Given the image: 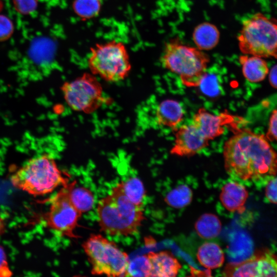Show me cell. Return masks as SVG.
<instances>
[{
  "label": "cell",
  "mask_w": 277,
  "mask_h": 277,
  "mask_svg": "<svg viewBox=\"0 0 277 277\" xmlns=\"http://www.w3.org/2000/svg\"><path fill=\"white\" fill-rule=\"evenodd\" d=\"M224 166L231 176L258 180L277 173V153L266 136L250 130L236 129L223 147Z\"/></svg>",
  "instance_id": "cell-1"
},
{
  "label": "cell",
  "mask_w": 277,
  "mask_h": 277,
  "mask_svg": "<svg viewBox=\"0 0 277 277\" xmlns=\"http://www.w3.org/2000/svg\"><path fill=\"white\" fill-rule=\"evenodd\" d=\"M142 207L127 198L118 183L98 203L96 211L101 230L112 236L135 234L145 219Z\"/></svg>",
  "instance_id": "cell-2"
},
{
  "label": "cell",
  "mask_w": 277,
  "mask_h": 277,
  "mask_svg": "<svg viewBox=\"0 0 277 277\" xmlns=\"http://www.w3.org/2000/svg\"><path fill=\"white\" fill-rule=\"evenodd\" d=\"M12 185L33 196L52 192L68 183L55 160L46 154L29 160L10 177Z\"/></svg>",
  "instance_id": "cell-3"
},
{
  "label": "cell",
  "mask_w": 277,
  "mask_h": 277,
  "mask_svg": "<svg viewBox=\"0 0 277 277\" xmlns=\"http://www.w3.org/2000/svg\"><path fill=\"white\" fill-rule=\"evenodd\" d=\"M161 62L165 68L180 76L184 85L195 87L206 71L209 57L197 48L173 39L166 44Z\"/></svg>",
  "instance_id": "cell-4"
},
{
  "label": "cell",
  "mask_w": 277,
  "mask_h": 277,
  "mask_svg": "<svg viewBox=\"0 0 277 277\" xmlns=\"http://www.w3.org/2000/svg\"><path fill=\"white\" fill-rule=\"evenodd\" d=\"M238 41L244 54L277 58V19L255 13L243 21Z\"/></svg>",
  "instance_id": "cell-5"
},
{
  "label": "cell",
  "mask_w": 277,
  "mask_h": 277,
  "mask_svg": "<svg viewBox=\"0 0 277 277\" xmlns=\"http://www.w3.org/2000/svg\"><path fill=\"white\" fill-rule=\"evenodd\" d=\"M88 65L92 74L109 82L124 80L131 69L126 47L116 40L96 44L91 47Z\"/></svg>",
  "instance_id": "cell-6"
},
{
  "label": "cell",
  "mask_w": 277,
  "mask_h": 277,
  "mask_svg": "<svg viewBox=\"0 0 277 277\" xmlns=\"http://www.w3.org/2000/svg\"><path fill=\"white\" fill-rule=\"evenodd\" d=\"M93 275L125 276L130 260L114 242L100 234H91L82 244Z\"/></svg>",
  "instance_id": "cell-7"
},
{
  "label": "cell",
  "mask_w": 277,
  "mask_h": 277,
  "mask_svg": "<svg viewBox=\"0 0 277 277\" xmlns=\"http://www.w3.org/2000/svg\"><path fill=\"white\" fill-rule=\"evenodd\" d=\"M65 100L73 110L91 113L96 110L103 101V89L95 75L84 73L62 86Z\"/></svg>",
  "instance_id": "cell-8"
},
{
  "label": "cell",
  "mask_w": 277,
  "mask_h": 277,
  "mask_svg": "<svg viewBox=\"0 0 277 277\" xmlns=\"http://www.w3.org/2000/svg\"><path fill=\"white\" fill-rule=\"evenodd\" d=\"M71 182L62 186L51 200L49 211L45 214L46 224L63 236L77 238L73 233L82 214L72 204L69 196Z\"/></svg>",
  "instance_id": "cell-9"
},
{
  "label": "cell",
  "mask_w": 277,
  "mask_h": 277,
  "mask_svg": "<svg viewBox=\"0 0 277 277\" xmlns=\"http://www.w3.org/2000/svg\"><path fill=\"white\" fill-rule=\"evenodd\" d=\"M223 274L226 276L277 277V256L268 249L259 250L245 261L229 263Z\"/></svg>",
  "instance_id": "cell-10"
},
{
  "label": "cell",
  "mask_w": 277,
  "mask_h": 277,
  "mask_svg": "<svg viewBox=\"0 0 277 277\" xmlns=\"http://www.w3.org/2000/svg\"><path fill=\"white\" fill-rule=\"evenodd\" d=\"M207 140L191 123L176 129L170 153L180 156L194 155L209 145Z\"/></svg>",
  "instance_id": "cell-11"
},
{
  "label": "cell",
  "mask_w": 277,
  "mask_h": 277,
  "mask_svg": "<svg viewBox=\"0 0 277 277\" xmlns=\"http://www.w3.org/2000/svg\"><path fill=\"white\" fill-rule=\"evenodd\" d=\"M234 121V117L227 112L212 114L205 108H200L193 117L191 124L208 141L222 135L224 126Z\"/></svg>",
  "instance_id": "cell-12"
},
{
  "label": "cell",
  "mask_w": 277,
  "mask_h": 277,
  "mask_svg": "<svg viewBox=\"0 0 277 277\" xmlns=\"http://www.w3.org/2000/svg\"><path fill=\"white\" fill-rule=\"evenodd\" d=\"M147 255L150 264V276H175L182 267L177 259L169 251L150 252Z\"/></svg>",
  "instance_id": "cell-13"
},
{
  "label": "cell",
  "mask_w": 277,
  "mask_h": 277,
  "mask_svg": "<svg viewBox=\"0 0 277 277\" xmlns=\"http://www.w3.org/2000/svg\"><path fill=\"white\" fill-rule=\"evenodd\" d=\"M248 196V191L244 186L236 181H231L222 187L220 200L228 211L242 212L245 209L244 205Z\"/></svg>",
  "instance_id": "cell-14"
},
{
  "label": "cell",
  "mask_w": 277,
  "mask_h": 277,
  "mask_svg": "<svg viewBox=\"0 0 277 277\" xmlns=\"http://www.w3.org/2000/svg\"><path fill=\"white\" fill-rule=\"evenodd\" d=\"M184 114L183 109L179 102L167 99L158 105L155 121L160 126L175 129L183 120Z\"/></svg>",
  "instance_id": "cell-15"
},
{
  "label": "cell",
  "mask_w": 277,
  "mask_h": 277,
  "mask_svg": "<svg viewBox=\"0 0 277 277\" xmlns=\"http://www.w3.org/2000/svg\"><path fill=\"white\" fill-rule=\"evenodd\" d=\"M244 77L249 82L258 83L263 81L269 73L266 62L256 56L244 54L239 57Z\"/></svg>",
  "instance_id": "cell-16"
},
{
  "label": "cell",
  "mask_w": 277,
  "mask_h": 277,
  "mask_svg": "<svg viewBox=\"0 0 277 277\" xmlns=\"http://www.w3.org/2000/svg\"><path fill=\"white\" fill-rule=\"evenodd\" d=\"M196 258L200 264L207 269H214L222 266L225 261L224 253L216 243L208 242L201 245Z\"/></svg>",
  "instance_id": "cell-17"
},
{
  "label": "cell",
  "mask_w": 277,
  "mask_h": 277,
  "mask_svg": "<svg viewBox=\"0 0 277 277\" xmlns=\"http://www.w3.org/2000/svg\"><path fill=\"white\" fill-rule=\"evenodd\" d=\"M220 36V32L214 25L204 22L195 28L192 38L198 49L201 50H208L217 45L219 42Z\"/></svg>",
  "instance_id": "cell-18"
},
{
  "label": "cell",
  "mask_w": 277,
  "mask_h": 277,
  "mask_svg": "<svg viewBox=\"0 0 277 277\" xmlns=\"http://www.w3.org/2000/svg\"><path fill=\"white\" fill-rule=\"evenodd\" d=\"M76 182H71L69 191L70 201L82 214L90 210L95 202V198L91 190L84 187L75 186Z\"/></svg>",
  "instance_id": "cell-19"
},
{
  "label": "cell",
  "mask_w": 277,
  "mask_h": 277,
  "mask_svg": "<svg viewBox=\"0 0 277 277\" xmlns=\"http://www.w3.org/2000/svg\"><path fill=\"white\" fill-rule=\"evenodd\" d=\"M195 229L199 236L205 239L217 237L222 230L219 218L212 213L202 215L195 224Z\"/></svg>",
  "instance_id": "cell-20"
},
{
  "label": "cell",
  "mask_w": 277,
  "mask_h": 277,
  "mask_svg": "<svg viewBox=\"0 0 277 277\" xmlns=\"http://www.w3.org/2000/svg\"><path fill=\"white\" fill-rule=\"evenodd\" d=\"M120 183L123 192L132 203L139 206L143 205L146 190L140 179L131 177Z\"/></svg>",
  "instance_id": "cell-21"
},
{
  "label": "cell",
  "mask_w": 277,
  "mask_h": 277,
  "mask_svg": "<svg viewBox=\"0 0 277 277\" xmlns=\"http://www.w3.org/2000/svg\"><path fill=\"white\" fill-rule=\"evenodd\" d=\"M192 190L186 185H179L169 191L164 201L170 207L182 208L188 205L192 201Z\"/></svg>",
  "instance_id": "cell-22"
},
{
  "label": "cell",
  "mask_w": 277,
  "mask_h": 277,
  "mask_svg": "<svg viewBox=\"0 0 277 277\" xmlns=\"http://www.w3.org/2000/svg\"><path fill=\"white\" fill-rule=\"evenodd\" d=\"M102 6L101 0H74L72 8L81 18L89 19L97 16Z\"/></svg>",
  "instance_id": "cell-23"
},
{
  "label": "cell",
  "mask_w": 277,
  "mask_h": 277,
  "mask_svg": "<svg viewBox=\"0 0 277 277\" xmlns=\"http://www.w3.org/2000/svg\"><path fill=\"white\" fill-rule=\"evenodd\" d=\"M150 268L147 254L138 256L130 261L125 276L150 277Z\"/></svg>",
  "instance_id": "cell-24"
},
{
  "label": "cell",
  "mask_w": 277,
  "mask_h": 277,
  "mask_svg": "<svg viewBox=\"0 0 277 277\" xmlns=\"http://www.w3.org/2000/svg\"><path fill=\"white\" fill-rule=\"evenodd\" d=\"M203 93L210 97H215L220 93V87L217 76L214 74L204 73L199 85Z\"/></svg>",
  "instance_id": "cell-25"
},
{
  "label": "cell",
  "mask_w": 277,
  "mask_h": 277,
  "mask_svg": "<svg viewBox=\"0 0 277 277\" xmlns=\"http://www.w3.org/2000/svg\"><path fill=\"white\" fill-rule=\"evenodd\" d=\"M38 43V51H34L33 57L39 63H49L53 57L54 46L50 40L41 39Z\"/></svg>",
  "instance_id": "cell-26"
},
{
  "label": "cell",
  "mask_w": 277,
  "mask_h": 277,
  "mask_svg": "<svg viewBox=\"0 0 277 277\" xmlns=\"http://www.w3.org/2000/svg\"><path fill=\"white\" fill-rule=\"evenodd\" d=\"M13 25L7 17L0 15V41L8 39L13 32Z\"/></svg>",
  "instance_id": "cell-27"
},
{
  "label": "cell",
  "mask_w": 277,
  "mask_h": 277,
  "mask_svg": "<svg viewBox=\"0 0 277 277\" xmlns=\"http://www.w3.org/2000/svg\"><path fill=\"white\" fill-rule=\"evenodd\" d=\"M266 136L268 141L277 142V108L271 112Z\"/></svg>",
  "instance_id": "cell-28"
},
{
  "label": "cell",
  "mask_w": 277,
  "mask_h": 277,
  "mask_svg": "<svg viewBox=\"0 0 277 277\" xmlns=\"http://www.w3.org/2000/svg\"><path fill=\"white\" fill-rule=\"evenodd\" d=\"M265 196L270 203L277 204V177L271 180L267 184Z\"/></svg>",
  "instance_id": "cell-29"
},
{
  "label": "cell",
  "mask_w": 277,
  "mask_h": 277,
  "mask_svg": "<svg viewBox=\"0 0 277 277\" xmlns=\"http://www.w3.org/2000/svg\"><path fill=\"white\" fill-rule=\"evenodd\" d=\"M16 9L23 13H28L36 6V0H14Z\"/></svg>",
  "instance_id": "cell-30"
},
{
  "label": "cell",
  "mask_w": 277,
  "mask_h": 277,
  "mask_svg": "<svg viewBox=\"0 0 277 277\" xmlns=\"http://www.w3.org/2000/svg\"><path fill=\"white\" fill-rule=\"evenodd\" d=\"M268 74L270 84L274 88L277 89V64L271 68Z\"/></svg>",
  "instance_id": "cell-31"
},
{
  "label": "cell",
  "mask_w": 277,
  "mask_h": 277,
  "mask_svg": "<svg viewBox=\"0 0 277 277\" xmlns=\"http://www.w3.org/2000/svg\"><path fill=\"white\" fill-rule=\"evenodd\" d=\"M8 268L6 255L4 249L0 246V271Z\"/></svg>",
  "instance_id": "cell-32"
},
{
  "label": "cell",
  "mask_w": 277,
  "mask_h": 277,
  "mask_svg": "<svg viewBox=\"0 0 277 277\" xmlns=\"http://www.w3.org/2000/svg\"><path fill=\"white\" fill-rule=\"evenodd\" d=\"M5 224L4 220L0 216V236H1L5 230Z\"/></svg>",
  "instance_id": "cell-33"
}]
</instances>
